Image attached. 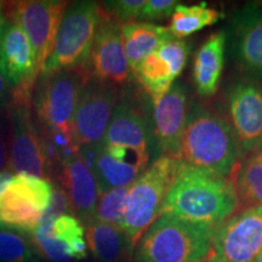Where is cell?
I'll return each mask as SVG.
<instances>
[{
  "label": "cell",
  "mask_w": 262,
  "mask_h": 262,
  "mask_svg": "<svg viewBox=\"0 0 262 262\" xmlns=\"http://www.w3.org/2000/svg\"><path fill=\"white\" fill-rule=\"evenodd\" d=\"M14 178L11 171H4L0 173V193L4 191V188L6 187V185L10 182V180Z\"/></svg>",
  "instance_id": "cell-35"
},
{
  "label": "cell",
  "mask_w": 262,
  "mask_h": 262,
  "mask_svg": "<svg viewBox=\"0 0 262 262\" xmlns=\"http://www.w3.org/2000/svg\"><path fill=\"white\" fill-rule=\"evenodd\" d=\"M255 262H262V249H261L260 254H258V256H257V258H256V261H255Z\"/></svg>",
  "instance_id": "cell-37"
},
{
  "label": "cell",
  "mask_w": 262,
  "mask_h": 262,
  "mask_svg": "<svg viewBox=\"0 0 262 262\" xmlns=\"http://www.w3.org/2000/svg\"><path fill=\"white\" fill-rule=\"evenodd\" d=\"M9 19L6 17L5 12H4V6L0 4V41H2L3 37H4V33L6 29V26H8Z\"/></svg>",
  "instance_id": "cell-34"
},
{
  "label": "cell",
  "mask_w": 262,
  "mask_h": 262,
  "mask_svg": "<svg viewBox=\"0 0 262 262\" xmlns=\"http://www.w3.org/2000/svg\"><path fill=\"white\" fill-rule=\"evenodd\" d=\"M185 88L175 83L168 93L153 101L152 131L157 157H178L188 116Z\"/></svg>",
  "instance_id": "cell-16"
},
{
  "label": "cell",
  "mask_w": 262,
  "mask_h": 262,
  "mask_svg": "<svg viewBox=\"0 0 262 262\" xmlns=\"http://www.w3.org/2000/svg\"><path fill=\"white\" fill-rule=\"evenodd\" d=\"M12 103V89L6 83L3 75L0 74V111L11 106Z\"/></svg>",
  "instance_id": "cell-33"
},
{
  "label": "cell",
  "mask_w": 262,
  "mask_h": 262,
  "mask_svg": "<svg viewBox=\"0 0 262 262\" xmlns=\"http://www.w3.org/2000/svg\"><path fill=\"white\" fill-rule=\"evenodd\" d=\"M224 17L217 10L209 8L205 3L196 5L179 4L170 18L169 31L175 39H183L212 26Z\"/></svg>",
  "instance_id": "cell-24"
},
{
  "label": "cell",
  "mask_w": 262,
  "mask_h": 262,
  "mask_svg": "<svg viewBox=\"0 0 262 262\" xmlns=\"http://www.w3.org/2000/svg\"><path fill=\"white\" fill-rule=\"evenodd\" d=\"M117 86L98 80L93 74L81 89L73 129L78 143L90 147L101 143L117 107Z\"/></svg>",
  "instance_id": "cell-13"
},
{
  "label": "cell",
  "mask_w": 262,
  "mask_h": 262,
  "mask_svg": "<svg viewBox=\"0 0 262 262\" xmlns=\"http://www.w3.org/2000/svg\"><path fill=\"white\" fill-rule=\"evenodd\" d=\"M215 226L163 212L141 237L134 262H201L209 257Z\"/></svg>",
  "instance_id": "cell-3"
},
{
  "label": "cell",
  "mask_w": 262,
  "mask_h": 262,
  "mask_svg": "<svg viewBox=\"0 0 262 262\" xmlns=\"http://www.w3.org/2000/svg\"><path fill=\"white\" fill-rule=\"evenodd\" d=\"M50 180L17 173L0 193V227L32 234L50 204Z\"/></svg>",
  "instance_id": "cell-7"
},
{
  "label": "cell",
  "mask_w": 262,
  "mask_h": 262,
  "mask_svg": "<svg viewBox=\"0 0 262 262\" xmlns=\"http://www.w3.org/2000/svg\"><path fill=\"white\" fill-rule=\"evenodd\" d=\"M67 6L61 0H25L6 5V17L24 29L31 41L39 73L51 55Z\"/></svg>",
  "instance_id": "cell-9"
},
{
  "label": "cell",
  "mask_w": 262,
  "mask_h": 262,
  "mask_svg": "<svg viewBox=\"0 0 262 262\" xmlns=\"http://www.w3.org/2000/svg\"><path fill=\"white\" fill-rule=\"evenodd\" d=\"M227 122L242 155L262 149V84L251 79L234 81L226 94Z\"/></svg>",
  "instance_id": "cell-11"
},
{
  "label": "cell",
  "mask_w": 262,
  "mask_h": 262,
  "mask_svg": "<svg viewBox=\"0 0 262 262\" xmlns=\"http://www.w3.org/2000/svg\"><path fill=\"white\" fill-rule=\"evenodd\" d=\"M181 3L178 0H146L141 11L140 19L142 21H162L171 17L175 9Z\"/></svg>",
  "instance_id": "cell-31"
},
{
  "label": "cell",
  "mask_w": 262,
  "mask_h": 262,
  "mask_svg": "<svg viewBox=\"0 0 262 262\" xmlns=\"http://www.w3.org/2000/svg\"><path fill=\"white\" fill-rule=\"evenodd\" d=\"M51 235L63 245L72 260H83L88 256L84 226L74 215H62L51 226Z\"/></svg>",
  "instance_id": "cell-26"
},
{
  "label": "cell",
  "mask_w": 262,
  "mask_h": 262,
  "mask_svg": "<svg viewBox=\"0 0 262 262\" xmlns=\"http://www.w3.org/2000/svg\"><path fill=\"white\" fill-rule=\"evenodd\" d=\"M102 18V8L96 2H74L68 4L58 27L51 55L40 74L48 75L68 68L90 70V57L95 37Z\"/></svg>",
  "instance_id": "cell-5"
},
{
  "label": "cell",
  "mask_w": 262,
  "mask_h": 262,
  "mask_svg": "<svg viewBox=\"0 0 262 262\" xmlns=\"http://www.w3.org/2000/svg\"><path fill=\"white\" fill-rule=\"evenodd\" d=\"M189 44L183 39H172L146 57L133 72L152 101L171 89L187 63Z\"/></svg>",
  "instance_id": "cell-15"
},
{
  "label": "cell",
  "mask_w": 262,
  "mask_h": 262,
  "mask_svg": "<svg viewBox=\"0 0 262 262\" xmlns=\"http://www.w3.org/2000/svg\"><path fill=\"white\" fill-rule=\"evenodd\" d=\"M11 124L10 171L49 180L50 165L38 124L33 122L31 104H12Z\"/></svg>",
  "instance_id": "cell-14"
},
{
  "label": "cell",
  "mask_w": 262,
  "mask_h": 262,
  "mask_svg": "<svg viewBox=\"0 0 262 262\" xmlns=\"http://www.w3.org/2000/svg\"><path fill=\"white\" fill-rule=\"evenodd\" d=\"M102 142L152 155V122L140 108L124 100L117 104Z\"/></svg>",
  "instance_id": "cell-19"
},
{
  "label": "cell",
  "mask_w": 262,
  "mask_h": 262,
  "mask_svg": "<svg viewBox=\"0 0 262 262\" xmlns=\"http://www.w3.org/2000/svg\"><path fill=\"white\" fill-rule=\"evenodd\" d=\"M181 162L175 156H159L130 185L119 228L135 253L139 241L163 214L166 196Z\"/></svg>",
  "instance_id": "cell-4"
},
{
  "label": "cell",
  "mask_w": 262,
  "mask_h": 262,
  "mask_svg": "<svg viewBox=\"0 0 262 262\" xmlns=\"http://www.w3.org/2000/svg\"><path fill=\"white\" fill-rule=\"evenodd\" d=\"M10 163V141L4 129L0 126V173L8 169Z\"/></svg>",
  "instance_id": "cell-32"
},
{
  "label": "cell",
  "mask_w": 262,
  "mask_h": 262,
  "mask_svg": "<svg viewBox=\"0 0 262 262\" xmlns=\"http://www.w3.org/2000/svg\"><path fill=\"white\" fill-rule=\"evenodd\" d=\"M130 185L125 187H118L101 193L98 196L95 221L118 226L122 221L125 210L126 198L129 194Z\"/></svg>",
  "instance_id": "cell-27"
},
{
  "label": "cell",
  "mask_w": 262,
  "mask_h": 262,
  "mask_svg": "<svg viewBox=\"0 0 262 262\" xmlns=\"http://www.w3.org/2000/svg\"><path fill=\"white\" fill-rule=\"evenodd\" d=\"M88 249L96 262H130L134 250L118 226L94 221L86 226Z\"/></svg>",
  "instance_id": "cell-23"
},
{
  "label": "cell",
  "mask_w": 262,
  "mask_h": 262,
  "mask_svg": "<svg viewBox=\"0 0 262 262\" xmlns=\"http://www.w3.org/2000/svg\"><path fill=\"white\" fill-rule=\"evenodd\" d=\"M58 183L67 193L75 217L85 226L94 222L100 192L93 170L80 152L62 163Z\"/></svg>",
  "instance_id": "cell-18"
},
{
  "label": "cell",
  "mask_w": 262,
  "mask_h": 262,
  "mask_svg": "<svg viewBox=\"0 0 262 262\" xmlns=\"http://www.w3.org/2000/svg\"><path fill=\"white\" fill-rule=\"evenodd\" d=\"M0 262H37L28 241L15 232L0 229Z\"/></svg>",
  "instance_id": "cell-28"
},
{
  "label": "cell",
  "mask_w": 262,
  "mask_h": 262,
  "mask_svg": "<svg viewBox=\"0 0 262 262\" xmlns=\"http://www.w3.org/2000/svg\"><path fill=\"white\" fill-rule=\"evenodd\" d=\"M225 47V33L216 32L196 51L193 64V80L196 91L203 97L214 96L217 93L224 68Z\"/></svg>",
  "instance_id": "cell-21"
},
{
  "label": "cell",
  "mask_w": 262,
  "mask_h": 262,
  "mask_svg": "<svg viewBox=\"0 0 262 262\" xmlns=\"http://www.w3.org/2000/svg\"><path fill=\"white\" fill-rule=\"evenodd\" d=\"M234 55L245 71L262 78V10L247 6L234 19Z\"/></svg>",
  "instance_id": "cell-20"
},
{
  "label": "cell",
  "mask_w": 262,
  "mask_h": 262,
  "mask_svg": "<svg viewBox=\"0 0 262 262\" xmlns=\"http://www.w3.org/2000/svg\"><path fill=\"white\" fill-rule=\"evenodd\" d=\"M91 75L85 67L40 74L35 88V113L41 129L74 130L73 120L84 83Z\"/></svg>",
  "instance_id": "cell-6"
},
{
  "label": "cell",
  "mask_w": 262,
  "mask_h": 262,
  "mask_svg": "<svg viewBox=\"0 0 262 262\" xmlns=\"http://www.w3.org/2000/svg\"><path fill=\"white\" fill-rule=\"evenodd\" d=\"M262 249V205L238 209L216 228L208 262H255Z\"/></svg>",
  "instance_id": "cell-8"
},
{
  "label": "cell",
  "mask_w": 262,
  "mask_h": 262,
  "mask_svg": "<svg viewBox=\"0 0 262 262\" xmlns=\"http://www.w3.org/2000/svg\"><path fill=\"white\" fill-rule=\"evenodd\" d=\"M90 71L98 80L114 86L125 84L131 73L123 47L122 25L111 18L103 9L91 51Z\"/></svg>",
  "instance_id": "cell-17"
},
{
  "label": "cell",
  "mask_w": 262,
  "mask_h": 262,
  "mask_svg": "<svg viewBox=\"0 0 262 262\" xmlns=\"http://www.w3.org/2000/svg\"><path fill=\"white\" fill-rule=\"evenodd\" d=\"M80 155L93 170L100 194L131 185L148 168L150 158V153L104 142L81 147Z\"/></svg>",
  "instance_id": "cell-12"
},
{
  "label": "cell",
  "mask_w": 262,
  "mask_h": 262,
  "mask_svg": "<svg viewBox=\"0 0 262 262\" xmlns=\"http://www.w3.org/2000/svg\"><path fill=\"white\" fill-rule=\"evenodd\" d=\"M0 74L12 89V104H31L38 75L33 47L19 26L9 21L0 41Z\"/></svg>",
  "instance_id": "cell-10"
},
{
  "label": "cell",
  "mask_w": 262,
  "mask_h": 262,
  "mask_svg": "<svg viewBox=\"0 0 262 262\" xmlns=\"http://www.w3.org/2000/svg\"><path fill=\"white\" fill-rule=\"evenodd\" d=\"M250 157H253L255 160H257L258 163L262 164V149L258 150V152L253 153V155H250Z\"/></svg>",
  "instance_id": "cell-36"
},
{
  "label": "cell",
  "mask_w": 262,
  "mask_h": 262,
  "mask_svg": "<svg viewBox=\"0 0 262 262\" xmlns=\"http://www.w3.org/2000/svg\"><path fill=\"white\" fill-rule=\"evenodd\" d=\"M123 47L131 73L157 49L175 39L168 27L150 22H131L122 25Z\"/></svg>",
  "instance_id": "cell-22"
},
{
  "label": "cell",
  "mask_w": 262,
  "mask_h": 262,
  "mask_svg": "<svg viewBox=\"0 0 262 262\" xmlns=\"http://www.w3.org/2000/svg\"><path fill=\"white\" fill-rule=\"evenodd\" d=\"M51 229L37 227L32 235V242L42 256L52 262H71L72 258L66 253V249L60 242L51 235Z\"/></svg>",
  "instance_id": "cell-29"
},
{
  "label": "cell",
  "mask_w": 262,
  "mask_h": 262,
  "mask_svg": "<svg viewBox=\"0 0 262 262\" xmlns=\"http://www.w3.org/2000/svg\"><path fill=\"white\" fill-rule=\"evenodd\" d=\"M238 209L239 199L231 178L181 163L163 212L217 227Z\"/></svg>",
  "instance_id": "cell-1"
},
{
  "label": "cell",
  "mask_w": 262,
  "mask_h": 262,
  "mask_svg": "<svg viewBox=\"0 0 262 262\" xmlns=\"http://www.w3.org/2000/svg\"><path fill=\"white\" fill-rule=\"evenodd\" d=\"M242 150L227 119L194 104L189 108L178 158L193 168L231 178Z\"/></svg>",
  "instance_id": "cell-2"
},
{
  "label": "cell",
  "mask_w": 262,
  "mask_h": 262,
  "mask_svg": "<svg viewBox=\"0 0 262 262\" xmlns=\"http://www.w3.org/2000/svg\"><path fill=\"white\" fill-rule=\"evenodd\" d=\"M261 10H262V6H261Z\"/></svg>",
  "instance_id": "cell-38"
},
{
  "label": "cell",
  "mask_w": 262,
  "mask_h": 262,
  "mask_svg": "<svg viewBox=\"0 0 262 262\" xmlns=\"http://www.w3.org/2000/svg\"><path fill=\"white\" fill-rule=\"evenodd\" d=\"M239 199V208L262 205V164L247 156L231 175Z\"/></svg>",
  "instance_id": "cell-25"
},
{
  "label": "cell",
  "mask_w": 262,
  "mask_h": 262,
  "mask_svg": "<svg viewBox=\"0 0 262 262\" xmlns=\"http://www.w3.org/2000/svg\"><path fill=\"white\" fill-rule=\"evenodd\" d=\"M145 4L146 0H113L103 3L101 6L111 18L120 25H126L140 19Z\"/></svg>",
  "instance_id": "cell-30"
}]
</instances>
